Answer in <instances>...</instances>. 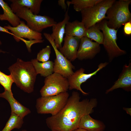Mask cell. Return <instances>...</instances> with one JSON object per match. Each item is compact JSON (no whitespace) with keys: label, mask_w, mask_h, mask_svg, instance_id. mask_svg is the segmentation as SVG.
Returning a JSON list of instances; mask_svg holds the SVG:
<instances>
[{"label":"cell","mask_w":131,"mask_h":131,"mask_svg":"<svg viewBox=\"0 0 131 131\" xmlns=\"http://www.w3.org/2000/svg\"><path fill=\"white\" fill-rule=\"evenodd\" d=\"M108 64V63L106 62L100 63L96 71L89 74L84 73L85 70L82 68L74 72L67 78L69 84V89L70 90L76 89L80 91L83 95H88V93L85 92L82 89L81 85L92 76L96 75L99 71L105 67Z\"/></svg>","instance_id":"30bf717a"},{"label":"cell","mask_w":131,"mask_h":131,"mask_svg":"<svg viewBox=\"0 0 131 131\" xmlns=\"http://www.w3.org/2000/svg\"><path fill=\"white\" fill-rule=\"evenodd\" d=\"M8 69L14 83L18 87L28 93L33 91L37 74L31 61H24L18 58Z\"/></svg>","instance_id":"7a4b0ae2"},{"label":"cell","mask_w":131,"mask_h":131,"mask_svg":"<svg viewBox=\"0 0 131 131\" xmlns=\"http://www.w3.org/2000/svg\"><path fill=\"white\" fill-rule=\"evenodd\" d=\"M123 109L125 111L126 113L128 114L131 115V108H129L123 107Z\"/></svg>","instance_id":"4dcf8cb0"},{"label":"cell","mask_w":131,"mask_h":131,"mask_svg":"<svg viewBox=\"0 0 131 131\" xmlns=\"http://www.w3.org/2000/svg\"><path fill=\"white\" fill-rule=\"evenodd\" d=\"M13 83V81L10 74H6L0 70V84L4 87L5 90L12 93L11 88Z\"/></svg>","instance_id":"d4e9b609"},{"label":"cell","mask_w":131,"mask_h":131,"mask_svg":"<svg viewBox=\"0 0 131 131\" xmlns=\"http://www.w3.org/2000/svg\"><path fill=\"white\" fill-rule=\"evenodd\" d=\"M80 39L76 37L66 36L64 37V44L58 49L67 59L73 61L77 58Z\"/></svg>","instance_id":"4fadbf2b"},{"label":"cell","mask_w":131,"mask_h":131,"mask_svg":"<svg viewBox=\"0 0 131 131\" xmlns=\"http://www.w3.org/2000/svg\"><path fill=\"white\" fill-rule=\"evenodd\" d=\"M0 6L3 13L0 14V20L8 21L13 27L19 25L21 21L20 18L13 11L7 3L3 0H0Z\"/></svg>","instance_id":"d6986e66"},{"label":"cell","mask_w":131,"mask_h":131,"mask_svg":"<svg viewBox=\"0 0 131 131\" xmlns=\"http://www.w3.org/2000/svg\"><path fill=\"white\" fill-rule=\"evenodd\" d=\"M4 27L10 31L14 39L17 42L20 41L19 39L20 38H27L29 40H41L43 38L41 33L31 29L23 21H21L19 24L16 27L8 25Z\"/></svg>","instance_id":"8fae6325"},{"label":"cell","mask_w":131,"mask_h":131,"mask_svg":"<svg viewBox=\"0 0 131 131\" xmlns=\"http://www.w3.org/2000/svg\"><path fill=\"white\" fill-rule=\"evenodd\" d=\"M101 0H72L67 1V6L73 5L74 10L77 12H81L82 10L90 8L100 2Z\"/></svg>","instance_id":"7402d4cb"},{"label":"cell","mask_w":131,"mask_h":131,"mask_svg":"<svg viewBox=\"0 0 131 131\" xmlns=\"http://www.w3.org/2000/svg\"><path fill=\"white\" fill-rule=\"evenodd\" d=\"M121 88L124 90L129 91L131 90V63L128 65H124L118 78L113 85L107 90L106 93L107 94L114 90Z\"/></svg>","instance_id":"5bb4252c"},{"label":"cell","mask_w":131,"mask_h":131,"mask_svg":"<svg viewBox=\"0 0 131 131\" xmlns=\"http://www.w3.org/2000/svg\"><path fill=\"white\" fill-rule=\"evenodd\" d=\"M100 44L84 37L80 39L77 58L82 60L94 58L100 50Z\"/></svg>","instance_id":"7c38bea8"},{"label":"cell","mask_w":131,"mask_h":131,"mask_svg":"<svg viewBox=\"0 0 131 131\" xmlns=\"http://www.w3.org/2000/svg\"><path fill=\"white\" fill-rule=\"evenodd\" d=\"M19 40L23 41L25 44L28 51L31 52V47L33 44L37 43H41L43 42L44 40H32L28 41L22 38L19 39Z\"/></svg>","instance_id":"4316f807"},{"label":"cell","mask_w":131,"mask_h":131,"mask_svg":"<svg viewBox=\"0 0 131 131\" xmlns=\"http://www.w3.org/2000/svg\"><path fill=\"white\" fill-rule=\"evenodd\" d=\"M69 7H68L63 20L57 23L52 27V33L50 34V36L54 41L55 45L58 49L62 46L66 25L70 19L68 14Z\"/></svg>","instance_id":"2e32d148"},{"label":"cell","mask_w":131,"mask_h":131,"mask_svg":"<svg viewBox=\"0 0 131 131\" xmlns=\"http://www.w3.org/2000/svg\"><path fill=\"white\" fill-rule=\"evenodd\" d=\"M73 131H88L85 129L78 128Z\"/></svg>","instance_id":"1f68e13d"},{"label":"cell","mask_w":131,"mask_h":131,"mask_svg":"<svg viewBox=\"0 0 131 131\" xmlns=\"http://www.w3.org/2000/svg\"><path fill=\"white\" fill-rule=\"evenodd\" d=\"M0 31L5 32L6 33H9V34H11L12 35L13 34L11 32H9L8 30L4 28V27H3L0 26Z\"/></svg>","instance_id":"f546056e"},{"label":"cell","mask_w":131,"mask_h":131,"mask_svg":"<svg viewBox=\"0 0 131 131\" xmlns=\"http://www.w3.org/2000/svg\"><path fill=\"white\" fill-rule=\"evenodd\" d=\"M2 42L0 39V45L2 44Z\"/></svg>","instance_id":"836d02e7"},{"label":"cell","mask_w":131,"mask_h":131,"mask_svg":"<svg viewBox=\"0 0 131 131\" xmlns=\"http://www.w3.org/2000/svg\"><path fill=\"white\" fill-rule=\"evenodd\" d=\"M6 52L5 51H3V50H2V49H0V53H4Z\"/></svg>","instance_id":"d6a6232c"},{"label":"cell","mask_w":131,"mask_h":131,"mask_svg":"<svg viewBox=\"0 0 131 131\" xmlns=\"http://www.w3.org/2000/svg\"><path fill=\"white\" fill-rule=\"evenodd\" d=\"M31 61L32 64L37 74L46 77L54 73V62L49 60L40 63L36 59H32Z\"/></svg>","instance_id":"ffe728a7"},{"label":"cell","mask_w":131,"mask_h":131,"mask_svg":"<svg viewBox=\"0 0 131 131\" xmlns=\"http://www.w3.org/2000/svg\"><path fill=\"white\" fill-rule=\"evenodd\" d=\"M69 95L67 92L50 96L41 97L36 100V107L39 114H50L55 115L66 104Z\"/></svg>","instance_id":"5b68a950"},{"label":"cell","mask_w":131,"mask_h":131,"mask_svg":"<svg viewBox=\"0 0 131 131\" xmlns=\"http://www.w3.org/2000/svg\"><path fill=\"white\" fill-rule=\"evenodd\" d=\"M10 6L13 12L20 18L25 20L26 25L34 31L41 33L44 29L52 27L57 23L49 16L33 14L27 7Z\"/></svg>","instance_id":"277c9868"},{"label":"cell","mask_w":131,"mask_h":131,"mask_svg":"<svg viewBox=\"0 0 131 131\" xmlns=\"http://www.w3.org/2000/svg\"><path fill=\"white\" fill-rule=\"evenodd\" d=\"M79 93L74 91L63 108L57 114L48 117L46 123L51 130L73 131L78 128L84 115L93 113L97 104L96 99L80 101Z\"/></svg>","instance_id":"6da1fadb"},{"label":"cell","mask_w":131,"mask_h":131,"mask_svg":"<svg viewBox=\"0 0 131 131\" xmlns=\"http://www.w3.org/2000/svg\"><path fill=\"white\" fill-rule=\"evenodd\" d=\"M96 24L102 32L104 38L103 44L107 53L110 62L115 57L126 54V51L120 49L116 43L118 30L109 28L105 19Z\"/></svg>","instance_id":"8992f818"},{"label":"cell","mask_w":131,"mask_h":131,"mask_svg":"<svg viewBox=\"0 0 131 131\" xmlns=\"http://www.w3.org/2000/svg\"><path fill=\"white\" fill-rule=\"evenodd\" d=\"M83 116L80 121L78 128L88 131H104L106 128L102 122L94 119L89 115Z\"/></svg>","instance_id":"e0dca14e"},{"label":"cell","mask_w":131,"mask_h":131,"mask_svg":"<svg viewBox=\"0 0 131 131\" xmlns=\"http://www.w3.org/2000/svg\"><path fill=\"white\" fill-rule=\"evenodd\" d=\"M23 131H26L23 130ZM51 131H57V130H51Z\"/></svg>","instance_id":"e575fe53"},{"label":"cell","mask_w":131,"mask_h":131,"mask_svg":"<svg viewBox=\"0 0 131 131\" xmlns=\"http://www.w3.org/2000/svg\"><path fill=\"white\" fill-rule=\"evenodd\" d=\"M115 0H101L90 8L84 9L81 12L82 22L86 29L106 18V15L108 9Z\"/></svg>","instance_id":"52a82bcc"},{"label":"cell","mask_w":131,"mask_h":131,"mask_svg":"<svg viewBox=\"0 0 131 131\" xmlns=\"http://www.w3.org/2000/svg\"><path fill=\"white\" fill-rule=\"evenodd\" d=\"M0 97L6 99L9 103L11 109V113H14L21 118H24L31 112L30 110L23 106L14 98L13 94L5 90L0 93Z\"/></svg>","instance_id":"9a60e30c"},{"label":"cell","mask_w":131,"mask_h":131,"mask_svg":"<svg viewBox=\"0 0 131 131\" xmlns=\"http://www.w3.org/2000/svg\"><path fill=\"white\" fill-rule=\"evenodd\" d=\"M51 53V47L49 45L40 50L38 53L36 59L39 61L42 62L49 60Z\"/></svg>","instance_id":"484cf974"},{"label":"cell","mask_w":131,"mask_h":131,"mask_svg":"<svg viewBox=\"0 0 131 131\" xmlns=\"http://www.w3.org/2000/svg\"><path fill=\"white\" fill-rule=\"evenodd\" d=\"M131 21L128 22L124 24L123 28L124 32L127 35H130L131 34Z\"/></svg>","instance_id":"83f0119b"},{"label":"cell","mask_w":131,"mask_h":131,"mask_svg":"<svg viewBox=\"0 0 131 131\" xmlns=\"http://www.w3.org/2000/svg\"><path fill=\"white\" fill-rule=\"evenodd\" d=\"M11 6L15 7H25L28 8L33 14L38 15L40 11L42 0H10Z\"/></svg>","instance_id":"44dd1931"},{"label":"cell","mask_w":131,"mask_h":131,"mask_svg":"<svg viewBox=\"0 0 131 131\" xmlns=\"http://www.w3.org/2000/svg\"><path fill=\"white\" fill-rule=\"evenodd\" d=\"M58 5L61 7L62 9L66 11L67 8V5L65 2V0H59L58 1Z\"/></svg>","instance_id":"f1b7e54d"},{"label":"cell","mask_w":131,"mask_h":131,"mask_svg":"<svg viewBox=\"0 0 131 131\" xmlns=\"http://www.w3.org/2000/svg\"><path fill=\"white\" fill-rule=\"evenodd\" d=\"M84 37L93 40L99 44H103V34L96 24L86 29Z\"/></svg>","instance_id":"603a6c76"},{"label":"cell","mask_w":131,"mask_h":131,"mask_svg":"<svg viewBox=\"0 0 131 131\" xmlns=\"http://www.w3.org/2000/svg\"><path fill=\"white\" fill-rule=\"evenodd\" d=\"M131 0H115L108 9L106 14V23L109 28L118 30L122 25L131 21L129 6Z\"/></svg>","instance_id":"3957f363"},{"label":"cell","mask_w":131,"mask_h":131,"mask_svg":"<svg viewBox=\"0 0 131 131\" xmlns=\"http://www.w3.org/2000/svg\"><path fill=\"white\" fill-rule=\"evenodd\" d=\"M43 34L52 47L56 55V58L54 62V73L59 74L67 78L74 73L73 70L74 69L75 67L58 50L50 34L44 33Z\"/></svg>","instance_id":"9c48e42d"},{"label":"cell","mask_w":131,"mask_h":131,"mask_svg":"<svg viewBox=\"0 0 131 131\" xmlns=\"http://www.w3.org/2000/svg\"><path fill=\"white\" fill-rule=\"evenodd\" d=\"M40 92L41 97L54 96L67 92L69 88L67 78L55 73L45 77Z\"/></svg>","instance_id":"ba28073f"},{"label":"cell","mask_w":131,"mask_h":131,"mask_svg":"<svg viewBox=\"0 0 131 131\" xmlns=\"http://www.w3.org/2000/svg\"><path fill=\"white\" fill-rule=\"evenodd\" d=\"M86 30L82 22L77 20L72 22L69 21L66 25L65 34L66 36L76 37L81 39L84 37Z\"/></svg>","instance_id":"ac0fdd59"},{"label":"cell","mask_w":131,"mask_h":131,"mask_svg":"<svg viewBox=\"0 0 131 131\" xmlns=\"http://www.w3.org/2000/svg\"><path fill=\"white\" fill-rule=\"evenodd\" d=\"M23 123V118L15 114L11 113L10 118L1 131H11L14 129H19Z\"/></svg>","instance_id":"cb8c5ba5"}]
</instances>
